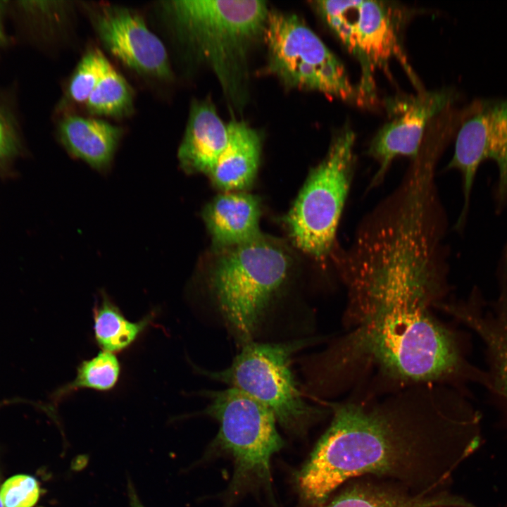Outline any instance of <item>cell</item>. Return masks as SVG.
<instances>
[{"label":"cell","mask_w":507,"mask_h":507,"mask_svg":"<svg viewBox=\"0 0 507 507\" xmlns=\"http://www.w3.org/2000/svg\"><path fill=\"white\" fill-rule=\"evenodd\" d=\"M340 275L353 327L333 346L328 366L344 385L365 372L403 387L467 392L468 384H483L484 370L468 358V337L432 313L449 289L442 268L384 254L353 261Z\"/></svg>","instance_id":"2"},{"label":"cell","mask_w":507,"mask_h":507,"mask_svg":"<svg viewBox=\"0 0 507 507\" xmlns=\"http://www.w3.org/2000/svg\"><path fill=\"white\" fill-rule=\"evenodd\" d=\"M94 337L101 351L111 353L130 347L152 324L151 311L137 321L128 320L119 307L102 292L92 309Z\"/></svg>","instance_id":"19"},{"label":"cell","mask_w":507,"mask_h":507,"mask_svg":"<svg viewBox=\"0 0 507 507\" xmlns=\"http://www.w3.org/2000/svg\"><path fill=\"white\" fill-rule=\"evenodd\" d=\"M127 494L130 507H145L140 501L134 487L130 480L127 481Z\"/></svg>","instance_id":"25"},{"label":"cell","mask_w":507,"mask_h":507,"mask_svg":"<svg viewBox=\"0 0 507 507\" xmlns=\"http://www.w3.org/2000/svg\"><path fill=\"white\" fill-rule=\"evenodd\" d=\"M163 7L181 43L213 71L230 102L239 103L246 90L249 53L263 39L266 2L180 0Z\"/></svg>","instance_id":"3"},{"label":"cell","mask_w":507,"mask_h":507,"mask_svg":"<svg viewBox=\"0 0 507 507\" xmlns=\"http://www.w3.org/2000/svg\"><path fill=\"white\" fill-rule=\"evenodd\" d=\"M468 396L421 384L382 400L331 403L332 421L299 471L301 498L321 506L342 484L371 477L415 494H434L480 440Z\"/></svg>","instance_id":"1"},{"label":"cell","mask_w":507,"mask_h":507,"mask_svg":"<svg viewBox=\"0 0 507 507\" xmlns=\"http://www.w3.org/2000/svg\"><path fill=\"white\" fill-rule=\"evenodd\" d=\"M201 394L210 400L203 413L220 425L215 442L234 460L233 484L254 482L269 485L270 458L284 444L273 413L232 387L205 390Z\"/></svg>","instance_id":"8"},{"label":"cell","mask_w":507,"mask_h":507,"mask_svg":"<svg viewBox=\"0 0 507 507\" xmlns=\"http://www.w3.org/2000/svg\"><path fill=\"white\" fill-rule=\"evenodd\" d=\"M92 22L104 46L125 66L156 79L171 77L163 44L139 14L126 8L105 6L94 13Z\"/></svg>","instance_id":"13"},{"label":"cell","mask_w":507,"mask_h":507,"mask_svg":"<svg viewBox=\"0 0 507 507\" xmlns=\"http://www.w3.org/2000/svg\"><path fill=\"white\" fill-rule=\"evenodd\" d=\"M227 130L226 146L208 175L217 187L231 192L244 189L253 182L261 142L258 132L242 120H232Z\"/></svg>","instance_id":"17"},{"label":"cell","mask_w":507,"mask_h":507,"mask_svg":"<svg viewBox=\"0 0 507 507\" xmlns=\"http://www.w3.org/2000/svg\"><path fill=\"white\" fill-rule=\"evenodd\" d=\"M444 492L415 494L395 483L371 477L351 480L320 507H469Z\"/></svg>","instance_id":"15"},{"label":"cell","mask_w":507,"mask_h":507,"mask_svg":"<svg viewBox=\"0 0 507 507\" xmlns=\"http://www.w3.org/2000/svg\"><path fill=\"white\" fill-rule=\"evenodd\" d=\"M260 215L258 199L244 192H226L217 196L206 206L203 214L214 244L224 249L261 235Z\"/></svg>","instance_id":"16"},{"label":"cell","mask_w":507,"mask_h":507,"mask_svg":"<svg viewBox=\"0 0 507 507\" xmlns=\"http://www.w3.org/2000/svg\"><path fill=\"white\" fill-rule=\"evenodd\" d=\"M1 4L2 2L0 1V49L4 44L6 40L4 27L2 25V12L4 6Z\"/></svg>","instance_id":"26"},{"label":"cell","mask_w":507,"mask_h":507,"mask_svg":"<svg viewBox=\"0 0 507 507\" xmlns=\"http://www.w3.org/2000/svg\"><path fill=\"white\" fill-rule=\"evenodd\" d=\"M311 339L256 343L243 348L231 365L218 371L196 368L201 374L237 389L266 406L286 430L303 434L324 411L303 398L291 370L292 356Z\"/></svg>","instance_id":"5"},{"label":"cell","mask_w":507,"mask_h":507,"mask_svg":"<svg viewBox=\"0 0 507 507\" xmlns=\"http://www.w3.org/2000/svg\"><path fill=\"white\" fill-rule=\"evenodd\" d=\"M496 298L487 301L477 287L463 300L441 306L471 329L484 345L489 382V400L507 422V254L501 256L497 269Z\"/></svg>","instance_id":"11"},{"label":"cell","mask_w":507,"mask_h":507,"mask_svg":"<svg viewBox=\"0 0 507 507\" xmlns=\"http://www.w3.org/2000/svg\"><path fill=\"white\" fill-rule=\"evenodd\" d=\"M356 134L349 126L333 137L323 160L310 173L287 215L295 245L318 260L332 251L355 169Z\"/></svg>","instance_id":"6"},{"label":"cell","mask_w":507,"mask_h":507,"mask_svg":"<svg viewBox=\"0 0 507 507\" xmlns=\"http://www.w3.org/2000/svg\"><path fill=\"white\" fill-rule=\"evenodd\" d=\"M456 98L451 89L423 92L396 101L394 117L372 139L368 154L377 163L368 189L378 187L387 175L393 161L399 156L411 160L419 154L428 126L451 108Z\"/></svg>","instance_id":"12"},{"label":"cell","mask_w":507,"mask_h":507,"mask_svg":"<svg viewBox=\"0 0 507 507\" xmlns=\"http://www.w3.org/2000/svg\"><path fill=\"white\" fill-rule=\"evenodd\" d=\"M58 134L70 154L104 171L113 161L123 130L104 120L68 115L61 121Z\"/></svg>","instance_id":"18"},{"label":"cell","mask_w":507,"mask_h":507,"mask_svg":"<svg viewBox=\"0 0 507 507\" xmlns=\"http://www.w3.org/2000/svg\"><path fill=\"white\" fill-rule=\"evenodd\" d=\"M120 373V363L115 355L101 351L78 365L74 379L54 393V400L59 401L82 389L110 391L117 385Z\"/></svg>","instance_id":"20"},{"label":"cell","mask_w":507,"mask_h":507,"mask_svg":"<svg viewBox=\"0 0 507 507\" xmlns=\"http://www.w3.org/2000/svg\"><path fill=\"white\" fill-rule=\"evenodd\" d=\"M456 131L453 154L446 170L461 175L463 206L454 227L462 231L477 172L485 161H492L498 169L495 208L500 213L507 206V99L473 101L462 111Z\"/></svg>","instance_id":"10"},{"label":"cell","mask_w":507,"mask_h":507,"mask_svg":"<svg viewBox=\"0 0 507 507\" xmlns=\"http://www.w3.org/2000/svg\"><path fill=\"white\" fill-rule=\"evenodd\" d=\"M290 262L280 244L262 235L225 249L216 261L210 276L211 291L227 327L243 345L252 342Z\"/></svg>","instance_id":"4"},{"label":"cell","mask_w":507,"mask_h":507,"mask_svg":"<svg viewBox=\"0 0 507 507\" xmlns=\"http://www.w3.org/2000/svg\"><path fill=\"white\" fill-rule=\"evenodd\" d=\"M313 4L327 27L359 61L361 79L357 87L365 102L373 97L375 69L387 68L395 57L409 70L400 43V17L389 2L320 0Z\"/></svg>","instance_id":"9"},{"label":"cell","mask_w":507,"mask_h":507,"mask_svg":"<svg viewBox=\"0 0 507 507\" xmlns=\"http://www.w3.org/2000/svg\"><path fill=\"white\" fill-rule=\"evenodd\" d=\"M39 485L35 478L16 475L6 480L0 487L4 507H33L39 499Z\"/></svg>","instance_id":"23"},{"label":"cell","mask_w":507,"mask_h":507,"mask_svg":"<svg viewBox=\"0 0 507 507\" xmlns=\"http://www.w3.org/2000/svg\"><path fill=\"white\" fill-rule=\"evenodd\" d=\"M85 104L92 115L122 118L133 110V94L126 80L110 64Z\"/></svg>","instance_id":"21"},{"label":"cell","mask_w":507,"mask_h":507,"mask_svg":"<svg viewBox=\"0 0 507 507\" xmlns=\"http://www.w3.org/2000/svg\"><path fill=\"white\" fill-rule=\"evenodd\" d=\"M263 39L268 70L287 87L365 103L342 62L296 15L270 11Z\"/></svg>","instance_id":"7"},{"label":"cell","mask_w":507,"mask_h":507,"mask_svg":"<svg viewBox=\"0 0 507 507\" xmlns=\"http://www.w3.org/2000/svg\"><path fill=\"white\" fill-rule=\"evenodd\" d=\"M0 507H4V506H3V504H2V502H1V498H0Z\"/></svg>","instance_id":"27"},{"label":"cell","mask_w":507,"mask_h":507,"mask_svg":"<svg viewBox=\"0 0 507 507\" xmlns=\"http://www.w3.org/2000/svg\"><path fill=\"white\" fill-rule=\"evenodd\" d=\"M16 146L14 129L9 120L0 110V160L9 156Z\"/></svg>","instance_id":"24"},{"label":"cell","mask_w":507,"mask_h":507,"mask_svg":"<svg viewBox=\"0 0 507 507\" xmlns=\"http://www.w3.org/2000/svg\"><path fill=\"white\" fill-rule=\"evenodd\" d=\"M110 64L100 50L92 49L87 51L69 81L67 89L69 100L73 104H86Z\"/></svg>","instance_id":"22"},{"label":"cell","mask_w":507,"mask_h":507,"mask_svg":"<svg viewBox=\"0 0 507 507\" xmlns=\"http://www.w3.org/2000/svg\"><path fill=\"white\" fill-rule=\"evenodd\" d=\"M227 125L209 101H193L177 157L188 173L209 174L226 146Z\"/></svg>","instance_id":"14"}]
</instances>
